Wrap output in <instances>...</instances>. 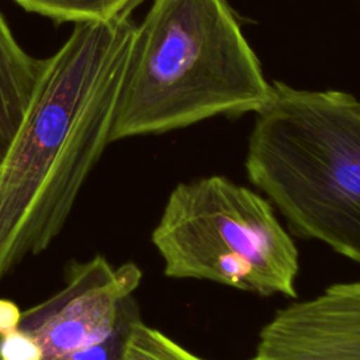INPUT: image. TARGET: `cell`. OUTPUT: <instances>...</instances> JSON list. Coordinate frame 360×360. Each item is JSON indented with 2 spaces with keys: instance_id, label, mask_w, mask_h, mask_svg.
<instances>
[{
  "instance_id": "cell-1",
  "label": "cell",
  "mask_w": 360,
  "mask_h": 360,
  "mask_svg": "<svg viewBox=\"0 0 360 360\" xmlns=\"http://www.w3.org/2000/svg\"><path fill=\"white\" fill-rule=\"evenodd\" d=\"M136 24H76L45 59L21 127L0 163V281L60 233L111 143Z\"/></svg>"
},
{
  "instance_id": "cell-2",
  "label": "cell",
  "mask_w": 360,
  "mask_h": 360,
  "mask_svg": "<svg viewBox=\"0 0 360 360\" xmlns=\"http://www.w3.org/2000/svg\"><path fill=\"white\" fill-rule=\"evenodd\" d=\"M270 89L226 0H153L135 27L111 142L257 112Z\"/></svg>"
},
{
  "instance_id": "cell-3",
  "label": "cell",
  "mask_w": 360,
  "mask_h": 360,
  "mask_svg": "<svg viewBox=\"0 0 360 360\" xmlns=\"http://www.w3.org/2000/svg\"><path fill=\"white\" fill-rule=\"evenodd\" d=\"M245 169L292 235L360 266V101L339 90L270 83Z\"/></svg>"
},
{
  "instance_id": "cell-4",
  "label": "cell",
  "mask_w": 360,
  "mask_h": 360,
  "mask_svg": "<svg viewBox=\"0 0 360 360\" xmlns=\"http://www.w3.org/2000/svg\"><path fill=\"white\" fill-rule=\"evenodd\" d=\"M150 239L166 277L297 297L300 253L291 233L269 198L225 176L174 186Z\"/></svg>"
},
{
  "instance_id": "cell-5",
  "label": "cell",
  "mask_w": 360,
  "mask_h": 360,
  "mask_svg": "<svg viewBox=\"0 0 360 360\" xmlns=\"http://www.w3.org/2000/svg\"><path fill=\"white\" fill-rule=\"evenodd\" d=\"M141 280L135 263L114 267L101 255L75 263L58 292L21 312L18 329L37 343L42 360H66L117 329Z\"/></svg>"
},
{
  "instance_id": "cell-6",
  "label": "cell",
  "mask_w": 360,
  "mask_h": 360,
  "mask_svg": "<svg viewBox=\"0 0 360 360\" xmlns=\"http://www.w3.org/2000/svg\"><path fill=\"white\" fill-rule=\"evenodd\" d=\"M248 360H360V280L276 311Z\"/></svg>"
},
{
  "instance_id": "cell-7",
  "label": "cell",
  "mask_w": 360,
  "mask_h": 360,
  "mask_svg": "<svg viewBox=\"0 0 360 360\" xmlns=\"http://www.w3.org/2000/svg\"><path fill=\"white\" fill-rule=\"evenodd\" d=\"M44 63L24 51L0 13V163L21 127Z\"/></svg>"
},
{
  "instance_id": "cell-8",
  "label": "cell",
  "mask_w": 360,
  "mask_h": 360,
  "mask_svg": "<svg viewBox=\"0 0 360 360\" xmlns=\"http://www.w3.org/2000/svg\"><path fill=\"white\" fill-rule=\"evenodd\" d=\"M28 13L56 22H98L131 15L143 0H13Z\"/></svg>"
},
{
  "instance_id": "cell-9",
  "label": "cell",
  "mask_w": 360,
  "mask_h": 360,
  "mask_svg": "<svg viewBox=\"0 0 360 360\" xmlns=\"http://www.w3.org/2000/svg\"><path fill=\"white\" fill-rule=\"evenodd\" d=\"M122 360H205L163 332L138 319L129 332Z\"/></svg>"
},
{
  "instance_id": "cell-10",
  "label": "cell",
  "mask_w": 360,
  "mask_h": 360,
  "mask_svg": "<svg viewBox=\"0 0 360 360\" xmlns=\"http://www.w3.org/2000/svg\"><path fill=\"white\" fill-rule=\"evenodd\" d=\"M21 312L22 311L15 302L0 298V335L13 332L18 328Z\"/></svg>"
}]
</instances>
